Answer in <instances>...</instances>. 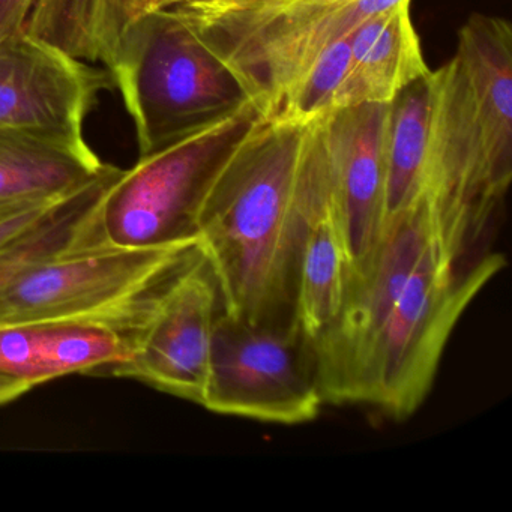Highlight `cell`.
<instances>
[{
  "label": "cell",
  "mask_w": 512,
  "mask_h": 512,
  "mask_svg": "<svg viewBox=\"0 0 512 512\" xmlns=\"http://www.w3.org/2000/svg\"><path fill=\"white\" fill-rule=\"evenodd\" d=\"M260 118L259 107L250 103L223 121L140 157L133 169L122 170L97 208L100 239L130 248L199 239L194 220L206 188Z\"/></svg>",
  "instance_id": "cell-7"
},
{
  "label": "cell",
  "mask_w": 512,
  "mask_h": 512,
  "mask_svg": "<svg viewBox=\"0 0 512 512\" xmlns=\"http://www.w3.org/2000/svg\"><path fill=\"white\" fill-rule=\"evenodd\" d=\"M347 284L349 260L338 232L329 187L328 199L302 245L293 292L292 325L311 352L340 317Z\"/></svg>",
  "instance_id": "cell-16"
},
{
  "label": "cell",
  "mask_w": 512,
  "mask_h": 512,
  "mask_svg": "<svg viewBox=\"0 0 512 512\" xmlns=\"http://www.w3.org/2000/svg\"><path fill=\"white\" fill-rule=\"evenodd\" d=\"M386 116L388 104H361L322 118L332 208L349 260V284L367 274L382 239Z\"/></svg>",
  "instance_id": "cell-11"
},
{
  "label": "cell",
  "mask_w": 512,
  "mask_h": 512,
  "mask_svg": "<svg viewBox=\"0 0 512 512\" xmlns=\"http://www.w3.org/2000/svg\"><path fill=\"white\" fill-rule=\"evenodd\" d=\"M223 311L217 277L200 245L127 332L130 356L110 376L139 380L200 406L212 334Z\"/></svg>",
  "instance_id": "cell-9"
},
{
  "label": "cell",
  "mask_w": 512,
  "mask_h": 512,
  "mask_svg": "<svg viewBox=\"0 0 512 512\" xmlns=\"http://www.w3.org/2000/svg\"><path fill=\"white\" fill-rule=\"evenodd\" d=\"M176 2H181V0H175V2H173V4H176ZM173 4H172V5H173Z\"/></svg>",
  "instance_id": "cell-24"
},
{
  "label": "cell",
  "mask_w": 512,
  "mask_h": 512,
  "mask_svg": "<svg viewBox=\"0 0 512 512\" xmlns=\"http://www.w3.org/2000/svg\"><path fill=\"white\" fill-rule=\"evenodd\" d=\"M41 325V349L49 382L68 374L110 376L130 356L127 335L104 320H46Z\"/></svg>",
  "instance_id": "cell-17"
},
{
  "label": "cell",
  "mask_w": 512,
  "mask_h": 512,
  "mask_svg": "<svg viewBox=\"0 0 512 512\" xmlns=\"http://www.w3.org/2000/svg\"><path fill=\"white\" fill-rule=\"evenodd\" d=\"M433 71L406 86L388 104L382 233L425 206Z\"/></svg>",
  "instance_id": "cell-15"
},
{
  "label": "cell",
  "mask_w": 512,
  "mask_h": 512,
  "mask_svg": "<svg viewBox=\"0 0 512 512\" xmlns=\"http://www.w3.org/2000/svg\"><path fill=\"white\" fill-rule=\"evenodd\" d=\"M173 2H175V0H137L136 8H134V17L146 13V11L161 10V8L170 7Z\"/></svg>",
  "instance_id": "cell-23"
},
{
  "label": "cell",
  "mask_w": 512,
  "mask_h": 512,
  "mask_svg": "<svg viewBox=\"0 0 512 512\" xmlns=\"http://www.w3.org/2000/svg\"><path fill=\"white\" fill-rule=\"evenodd\" d=\"M401 0H181L182 22L241 79L265 118L338 38Z\"/></svg>",
  "instance_id": "cell-4"
},
{
  "label": "cell",
  "mask_w": 512,
  "mask_h": 512,
  "mask_svg": "<svg viewBox=\"0 0 512 512\" xmlns=\"http://www.w3.org/2000/svg\"><path fill=\"white\" fill-rule=\"evenodd\" d=\"M34 386L25 380L16 379V377L5 376L0 374V406L11 403L17 398L31 391Z\"/></svg>",
  "instance_id": "cell-22"
},
{
  "label": "cell",
  "mask_w": 512,
  "mask_h": 512,
  "mask_svg": "<svg viewBox=\"0 0 512 512\" xmlns=\"http://www.w3.org/2000/svg\"><path fill=\"white\" fill-rule=\"evenodd\" d=\"M322 118L266 119L215 173L194 229L224 313L253 325L292 322L299 254L329 196Z\"/></svg>",
  "instance_id": "cell-1"
},
{
  "label": "cell",
  "mask_w": 512,
  "mask_h": 512,
  "mask_svg": "<svg viewBox=\"0 0 512 512\" xmlns=\"http://www.w3.org/2000/svg\"><path fill=\"white\" fill-rule=\"evenodd\" d=\"M325 400L316 364L292 322L253 323L221 313L200 406L268 424L314 421Z\"/></svg>",
  "instance_id": "cell-8"
},
{
  "label": "cell",
  "mask_w": 512,
  "mask_h": 512,
  "mask_svg": "<svg viewBox=\"0 0 512 512\" xmlns=\"http://www.w3.org/2000/svg\"><path fill=\"white\" fill-rule=\"evenodd\" d=\"M82 188L65 196L0 200V257L52 220Z\"/></svg>",
  "instance_id": "cell-20"
},
{
  "label": "cell",
  "mask_w": 512,
  "mask_h": 512,
  "mask_svg": "<svg viewBox=\"0 0 512 512\" xmlns=\"http://www.w3.org/2000/svg\"><path fill=\"white\" fill-rule=\"evenodd\" d=\"M95 215L70 244L0 284V323L98 319L127 335L164 281L200 247L199 239L169 247H118L100 239Z\"/></svg>",
  "instance_id": "cell-5"
},
{
  "label": "cell",
  "mask_w": 512,
  "mask_h": 512,
  "mask_svg": "<svg viewBox=\"0 0 512 512\" xmlns=\"http://www.w3.org/2000/svg\"><path fill=\"white\" fill-rule=\"evenodd\" d=\"M350 64L332 110L389 104L430 73L410 19V0L374 14L353 31Z\"/></svg>",
  "instance_id": "cell-13"
},
{
  "label": "cell",
  "mask_w": 512,
  "mask_h": 512,
  "mask_svg": "<svg viewBox=\"0 0 512 512\" xmlns=\"http://www.w3.org/2000/svg\"><path fill=\"white\" fill-rule=\"evenodd\" d=\"M106 68L136 128L140 157L254 103L232 68L169 8L131 19Z\"/></svg>",
  "instance_id": "cell-3"
},
{
  "label": "cell",
  "mask_w": 512,
  "mask_h": 512,
  "mask_svg": "<svg viewBox=\"0 0 512 512\" xmlns=\"http://www.w3.org/2000/svg\"><path fill=\"white\" fill-rule=\"evenodd\" d=\"M512 181V29L473 14L433 71L425 208L434 236L469 259Z\"/></svg>",
  "instance_id": "cell-2"
},
{
  "label": "cell",
  "mask_w": 512,
  "mask_h": 512,
  "mask_svg": "<svg viewBox=\"0 0 512 512\" xmlns=\"http://www.w3.org/2000/svg\"><path fill=\"white\" fill-rule=\"evenodd\" d=\"M433 235L427 208L416 209L382 233L373 265L347 286L340 317L313 347L325 404H361L377 338Z\"/></svg>",
  "instance_id": "cell-10"
},
{
  "label": "cell",
  "mask_w": 512,
  "mask_h": 512,
  "mask_svg": "<svg viewBox=\"0 0 512 512\" xmlns=\"http://www.w3.org/2000/svg\"><path fill=\"white\" fill-rule=\"evenodd\" d=\"M110 74L29 34L0 38V130L83 134Z\"/></svg>",
  "instance_id": "cell-12"
},
{
  "label": "cell",
  "mask_w": 512,
  "mask_h": 512,
  "mask_svg": "<svg viewBox=\"0 0 512 512\" xmlns=\"http://www.w3.org/2000/svg\"><path fill=\"white\" fill-rule=\"evenodd\" d=\"M106 167L83 134L0 130V200L65 196Z\"/></svg>",
  "instance_id": "cell-14"
},
{
  "label": "cell",
  "mask_w": 512,
  "mask_h": 512,
  "mask_svg": "<svg viewBox=\"0 0 512 512\" xmlns=\"http://www.w3.org/2000/svg\"><path fill=\"white\" fill-rule=\"evenodd\" d=\"M506 265L499 253L458 259L431 236L374 346L361 404L410 418L433 388L452 332Z\"/></svg>",
  "instance_id": "cell-6"
},
{
  "label": "cell",
  "mask_w": 512,
  "mask_h": 512,
  "mask_svg": "<svg viewBox=\"0 0 512 512\" xmlns=\"http://www.w3.org/2000/svg\"><path fill=\"white\" fill-rule=\"evenodd\" d=\"M353 31L326 47L308 65L266 119L308 125L332 112L335 95L349 70Z\"/></svg>",
  "instance_id": "cell-18"
},
{
  "label": "cell",
  "mask_w": 512,
  "mask_h": 512,
  "mask_svg": "<svg viewBox=\"0 0 512 512\" xmlns=\"http://www.w3.org/2000/svg\"><path fill=\"white\" fill-rule=\"evenodd\" d=\"M35 0H0V38L20 34Z\"/></svg>",
  "instance_id": "cell-21"
},
{
  "label": "cell",
  "mask_w": 512,
  "mask_h": 512,
  "mask_svg": "<svg viewBox=\"0 0 512 512\" xmlns=\"http://www.w3.org/2000/svg\"><path fill=\"white\" fill-rule=\"evenodd\" d=\"M41 322L0 323V374L32 386L49 382L44 368Z\"/></svg>",
  "instance_id": "cell-19"
}]
</instances>
